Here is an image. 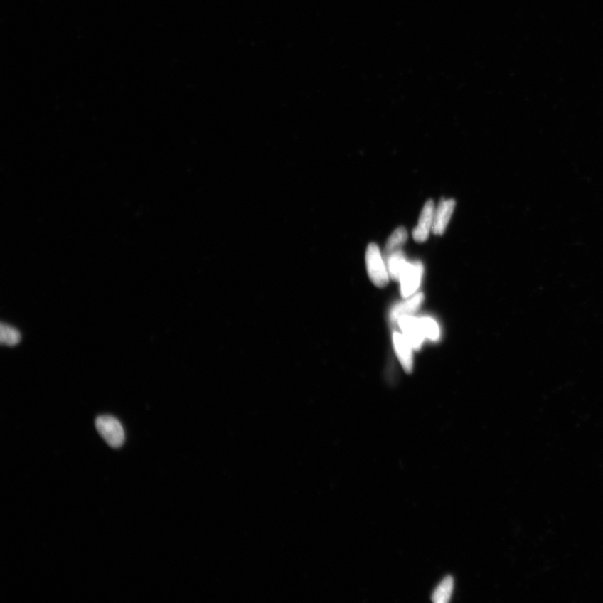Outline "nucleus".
I'll list each match as a JSON object with an SVG mask.
<instances>
[{
	"instance_id": "7ed1b4c3",
	"label": "nucleus",
	"mask_w": 603,
	"mask_h": 603,
	"mask_svg": "<svg viewBox=\"0 0 603 603\" xmlns=\"http://www.w3.org/2000/svg\"><path fill=\"white\" fill-rule=\"evenodd\" d=\"M422 275L423 266L420 262L407 263L399 280L403 298L407 299L416 294L421 285Z\"/></svg>"
},
{
	"instance_id": "6e6552de",
	"label": "nucleus",
	"mask_w": 603,
	"mask_h": 603,
	"mask_svg": "<svg viewBox=\"0 0 603 603\" xmlns=\"http://www.w3.org/2000/svg\"><path fill=\"white\" fill-rule=\"evenodd\" d=\"M407 299V301L395 305L390 315L392 322H398L400 319L402 317L411 316V314L416 312L421 307L424 300V295L422 293L415 294Z\"/></svg>"
},
{
	"instance_id": "ddd939ff",
	"label": "nucleus",
	"mask_w": 603,
	"mask_h": 603,
	"mask_svg": "<svg viewBox=\"0 0 603 603\" xmlns=\"http://www.w3.org/2000/svg\"><path fill=\"white\" fill-rule=\"evenodd\" d=\"M422 331L425 337L432 341H438L440 337V329L434 319L428 317L420 319Z\"/></svg>"
},
{
	"instance_id": "1a4fd4ad",
	"label": "nucleus",
	"mask_w": 603,
	"mask_h": 603,
	"mask_svg": "<svg viewBox=\"0 0 603 603\" xmlns=\"http://www.w3.org/2000/svg\"><path fill=\"white\" fill-rule=\"evenodd\" d=\"M408 238L407 230L404 228H399L390 235L388 243L385 245L384 252L385 262L393 255L395 252L402 250L403 245L406 243Z\"/></svg>"
},
{
	"instance_id": "423d86ee",
	"label": "nucleus",
	"mask_w": 603,
	"mask_h": 603,
	"mask_svg": "<svg viewBox=\"0 0 603 603\" xmlns=\"http://www.w3.org/2000/svg\"><path fill=\"white\" fill-rule=\"evenodd\" d=\"M455 206L456 202L454 200H444L440 202L437 208L435 209L434 219H433L432 229L433 233L442 235L445 233L452 215L454 213Z\"/></svg>"
},
{
	"instance_id": "20e7f679",
	"label": "nucleus",
	"mask_w": 603,
	"mask_h": 603,
	"mask_svg": "<svg viewBox=\"0 0 603 603\" xmlns=\"http://www.w3.org/2000/svg\"><path fill=\"white\" fill-rule=\"evenodd\" d=\"M398 323L404 337L412 348L416 351L420 350L426 338L422 331L420 319L405 316L400 319Z\"/></svg>"
},
{
	"instance_id": "9d476101",
	"label": "nucleus",
	"mask_w": 603,
	"mask_h": 603,
	"mask_svg": "<svg viewBox=\"0 0 603 603\" xmlns=\"http://www.w3.org/2000/svg\"><path fill=\"white\" fill-rule=\"evenodd\" d=\"M385 263L386 266H388L390 279L399 281L400 277L402 276L405 267H407L408 262L406 260V257L404 256L403 252L402 250H400V251L393 254V255L385 261Z\"/></svg>"
},
{
	"instance_id": "39448f33",
	"label": "nucleus",
	"mask_w": 603,
	"mask_h": 603,
	"mask_svg": "<svg viewBox=\"0 0 603 603\" xmlns=\"http://www.w3.org/2000/svg\"><path fill=\"white\" fill-rule=\"evenodd\" d=\"M435 205L433 201H427L424 205L418 225L415 228L412 235L415 241L417 242H425L429 237L432 229L433 219H434Z\"/></svg>"
},
{
	"instance_id": "f257e3e1",
	"label": "nucleus",
	"mask_w": 603,
	"mask_h": 603,
	"mask_svg": "<svg viewBox=\"0 0 603 603\" xmlns=\"http://www.w3.org/2000/svg\"><path fill=\"white\" fill-rule=\"evenodd\" d=\"M365 262L367 272L372 282L379 287L388 285L390 277L388 266L376 244L371 243L367 248Z\"/></svg>"
},
{
	"instance_id": "f03ea898",
	"label": "nucleus",
	"mask_w": 603,
	"mask_h": 603,
	"mask_svg": "<svg viewBox=\"0 0 603 603\" xmlns=\"http://www.w3.org/2000/svg\"><path fill=\"white\" fill-rule=\"evenodd\" d=\"M96 427L99 434L113 449H119L125 441L124 427L117 419L111 416L98 417Z\"/></svg>"
},
{
	"instance_id": "9b49d317",
	"label": "nucleus",
	"mask_w": 603,
	"mask_h": 603,
	"mask_svg": "<svg viewBox=\"0 0 603 603\" xmlns=\"http://www.w3.org/2000/svg\"><path fill=\"white\" fill-rule=\"evenodd\" d=\"M454 581L451 576L447 577L433 592L432 600L435 603H447L451 599L454 592Z\"/></svg>"
},
{
	"instance_id": "0eeeda50",
	"label": "nucleus",
	"mask_w": 603,
	"mask_h": 603,
	"mask_svg": "<svg viewBox=\"0 0 603 603\" xmlns=\"http://www.w3.org/2000/svg\"><path fill=\"white\" fill-rule=\"evenodd\" d=\"M393 343L400 364L407 373H411L413 370L412 347L403 334L398 332L393 333Z\"/></svg>"
},
{
	"instance_id": "f8f14e48",
	"label": "nucleus",
	"mask_w": 603,
	"mask_h": 603,
	"mask_svg": "<svg viewBox=\"0 0 603 603\" xmlns=\"http://www.w3.org/2000/svg\"><path fill=\"white\" fill-rule=\"evenodd\" d=\"M21 333L16 329L2 323L0 328V342L7 346H15L21 341Z\"/></svg>"
}]
</instances>
